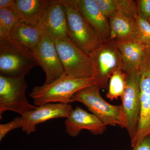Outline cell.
<instances>
[{"instance_id": "cell-10", "label": "cell", "mask_w": 150, "mask_h": 150, "mask_svg": "<svg viewBox=\"0 0 150 150\" xmlns=\"http://www.w3.org/2000/svg\"><path fill=\"white\" fill-rule=\"evenodd\" d=\"M33 53L39 66L46 74L45 83H51L64 74L55 41L51 37L42 33L41 40Z\"/></svg>"}, {"instance_id": "cell-18", "label": "cell", "mask_w": 150, "mask_h": 150, "mask_svg": "<svg viewBox=\"0 0 150 150\" xmlns=\"http://www.w3.org/2000/svg\"><path fill=\"white\" fill-rule=\"evenodd\" d=\"M108 19L110 29L108 40L121 41L135 38V18L117 13Z\"/></svg>"}, {"instance_id": "cell-21", "label": "cell", "mask_w": 150, "mask_h": 150, "mask_svg": "<svg viewBox=\"0 0 150 150\" xmlns=\"http://www.w3.org/2000/svg\"><path fill=\"white\" fill-rule=\"evenodd\" d=\"M18 21L11 8L0 9V36L11 35L13 28Z\"/></svg>"}, {"instance_id": "cell-1", "label": "cell", "mask_w": 150, "mask_h": 150, "mask_svg": "<svg viewBox=\"0 0 150 150\" xmlns=\"http://www.w3.org/2000/svg\"><path fill=\"white\" fill-rule=\"evenodd\" d=\"M97 84L94 77L88 79H78L63 75L51 83L35 87L29 94L38 106L48 103H61L69 104L74 102L72 97L82 89Z\"/></svg>"}, {"instance_id": "cell-5", "label": "cell", "mask_w": 150, "mask_h": 150, "mask_svg": "<svg viewBox=\"0 0 150 150\" xmlns=\"http://www.w3.org/2000/svg\"><path fill=\"white\" fill-rule=\"evenodd\" d=\"M97 84L100 89L108 88L110 76L116 70L123 69V62L115 40L103 41L90 55Z\"/></svg>"}, {"instance_id": "cell-14", "label": "cell", "mask_w": 150, "mask_h": 150, "mask_svg": "<svg viewBox=\"0 0 150 150\" xmlns=\"http://www.w3.org/2000/svg\"><path fill=\"white\" fill-rule=\"evenodd\" d=\"M78 10L98 33L103 41L110 36L109 19L100 9L96 0H74Z\"/></svg>"}, {"instance_id": "cell-17", "label": "cell", "mask_w": 150, "mask_h": 150, "mask_svg": "<svg viewBox=\"0 0 150 150\" xmlns=\"http://www.w3.org/2000/svg\"><path fill=\"white\" fill-rule=\"evenodd\" d=\"M11 35L22 46L33 52L40 43L42 32L37 25L18 20L13 28Z\"/></svg>"}, {"instance_id": "cell-15", "label": "cell", "mask_w": 150, "mask_h": 150, "mask_svg": "<svg viewBox=\"0 0 150 150\" xmlns=\"http://www.w3.org/2000/svg\"><path fill=\"white\" fill-rule=\"evenodd\" d=\"M50 0H14L12 9L18 20L38 26Z\"/></svg>"}, {"instance_id": "cell-9", "label": "cell", "mask_w": 150, "mask_h": 150, "mask_svg": "<svg viewBox=\"0 0 150 150\" xmlns=\"http://www.w3.org/2000/svg\"><path fill=\"white\" fill-rule=\"evenodd\" d=\"M125 72L126 75V86L124 95L121 99V105L127 121L126 129L131 142L137 134L139 121L141 111L140 76L139 71Z\"/></svg>"}, {"instance_id": "cell-26", "label": "cell", "mask_w": 150, "mask_h": 150, "mask_svg": "<svg viewBox=\"0 0 150 150\" xmlns=\"http://www.w3.org/2000/svg\"><path fill=\"white\" fill-rule=\"evenodd\" d=\"M132 150H150V136L145 138Z\"/></svg>"}, {"instance_id": "cell-8", "label": "cell", "mask_w": 150, "mask_h": 150, "mask_svg": "<svg viewBox=\"0 0 150 150\" xmlns=\"http://www.w3.org/2000/svg\"><path fill=\"white\" fill-rule=\"evenodd\" d=\"M139 71L140 76L141 111L137 134L131 142L133 148L150 136V49L145 50Z\"/></svg>"}, {"instance_id": "cell-3", "label": "cell", "mask_w": 150, "mask_h": 150, "mask_svg": "<svg viewBox=\"0 0 150 150\" xmlns=\"http://www.w3.org/2000/svg\"><path fill=\"white\" fill-rule=\"evenodd\" d=\"M97 84L82 89L73 95L72 99L84 105L92 113L106 126L126 129L127 121L122 105H113L101 96Z\"/></svg>"}, {"instance_id": "cell-11", "label": "cell", "mask_w": 150, "mask_h": 150, "mask_svg": "<svg viewBox=\"0 0 150 150\" xmlns=\"http://www.w3.org/2000/svg\"><path fill=\"white\" fill-rule=\"evenodd\" d=\"M38 26L54 40L69 39L65 7L61 0H50Z\"/></svg>"}, {"instance_id": "cell-13", "label": "cell", "mask_w": 150, "mask_h": 150, "mask_svg": "<svg viewBox=\"0 0 150 150\" xmlns=\"http://www.w3.org/2000/svg\"><path fill=\"white\" fill-rule=\"evenodd\" d=\"M67 134L71 137H77L83 130H87L95 135L104 133L107 126L93 113L79 106L72 110L65 121Z\"/></svg>"}, {"instance_id": "cell-25", "label": "cell", "mask_w": 150, "mask_h": 150, "mask_svg": "<svg viewBox=\"0 0 150 150\" xmlns=\"http://www.w3.org/2000/svg\"><path fill=\"white\" fill-rule=\"evenodd\" d=\"M139 16L148 21L150 15V0L137 1Z\"/></svg>"}, {"instance_id": "cell-6", "label": "cell", "mask_w": 150, "mask_h": 150, "mask_svg": "<svg viewBox=\"0 0 150 150\" xmlns=\"http://www.w3.org/2000/svg\"><path fill=\"white\" fill-rule=\"evenodd\" d=\"M27 84L25 76L8 77L0 75V117L6 111L23 115L37 106L27 100L25 91Z\"/></svg>"}, {"instance_id": "cell-4", "label": "cell", "mask_w": 150, "mask_h": 150, "mask_svg": "<svg viewBox=\"0 0 150 150\" xmlns=\"http://www.w3.org/2000/svg\"><path fill=\"white\" fill-rule=\"evenodd\" d=\"M61 1L67 16L68 37L75 45L89 56L103 40L78 10L74 0Z\"/></svg>"}, {"instance_id": "cell-28", "label": "cell", "mask_w": 150, "mask_h": 150, "mask_svg": "<svg viewBox=\"0 0 150 150\" xmlns=\"http://www.w3.org/2000/svg\"><path fill=\"white\" fill-rule=\"evenodd\" d=\"M148 21H149V22L150 23V15L149 17V18H148Z\"/></svg>"}, {"instance_id": "cell-19", "label": "cell", "mask_w": 150, "mask_h": 150, "mask_svg": "<svg viewBox=\"0 0 150 150\" xmlns=\"http://www.w3.org/2000/svg\"><path fill=\"white\" fill-rule=\"evenodd\" d=\"M126 86V75L123 69H118L114 71L109 79L108 91L106 96L110 100L122 99L124 95Z\"/></svg>"}, {"instance_id": "cell-12", "label": "cell", "mask_w": 150, "mask_h": 150, "mask_svg": "<svg viewBox=\"0 0 150 150\" xmlns=\"http://www.w3.org/2000/svg\"><path fill=\"white\" fill-rule=\"evenodd\" d=\"M73 110L70 104L48 103L38 106L21 116L22 131L29 135L35 132L38 124L55 118H67Z\"/></svg>"}, {"instance_id": "cell-20", "label": "cell", "mask_w": 150, "mask_h": 150, "mask_svg": "<svg viewBox=\"0 0 150 150\" xmlns=\"http://www.w3.org/2000/svg\"><path fill=\"white\" fill-rule=\"evenodd\" d=\"M135 38L146 49H150V23L139 15L135 18Z\"/></svg>"}, {"instance_id": "cell-27", "label": "cell", "mask_w": 150, "mask_h": 150, "mask_svg": "<svg viewBox=\"0 0 150 150\" xmlns=\"http://www.w3.org/2000/svg\"><path fill=\"white\" fill-rule=\"evenodd\" d=\"M14 0H0V9L12 8Z\"/></svg>"}, {"instance_id": "cell-24", "label": "cell", "mask_w": 150, "mask_h": 150, "mask_svg": "<svg viewBox=\"0 0 150 150\" xmlns=\"http://www.w3.org/2000/svg\"><path fill=\"white\" fill-rule=\"evenodd\" d=\"M22 128L21 117L15 118L11 122L0 125V141H1L10 131Z\"/></svg>"}, {"instance_id": "cell-2", "label": "cell", "mask_w": 150, "mask_h": 150, "mask_svg": "<svg viewBox=\"0 0 150 150\" xmlns=\"http://www.w3.org/2000/svg\"><path fill=\"white\" fill-rule=\"evenodd\" d=\"M37 66L39 64L33 52L11 35L0 36V75L25 76Z\"/></svg>"}, {"instance_id": "cell-23", "label": "cell", "mask_w": 150, "mask_h": 150, "mask_svg": "<svg viewBox=\"0 0 150 150\" xmlns=\"http://www.w3.org/2000/svg\"><path fill=\"white\" fill-rule=\"evenodd\" d=\"M103 14L107 18L115 16L118 13V7L116 0H96Z\"/></svg>"}, {"instance_id": "cell-22", "label": "cell", "mask_w": 150, "mask_h": 150, "mask_svg": "<svg viewBox=\"0 0 150 150\" xmlns=\"http://www.w3.org/2000/svg\"><path fill=\"white\" fill-rule=\"evenodd\" d=\"M118 13L134 19L138 15L137 1L131 0H116Z\"/></svg>"}, {"instance_id": "cell-16", "label": "cell", "mask_w": 150, "mask_h": 150, "mask_svg": "<svg viewBox=\"0 0 150 150\" xmlns=\"http://www.w3.org/2000/svg\"><path fill=\"white\" fill-rule=\"evenodd\" d=\"M115 43L122 56L123 71H139L146 47L135 38Z\"/></svg>"}, {"instance_id": "cell-7", "label": "cell", "mask_w": 150, "mask_h": 150, "mask_svg": "<svg viewBox=\"0 0 150 150\" xmlns=\"http://www.w3.org/2000/svg\"><path fill=\"white\" fill-rule=\"evenodd\" d=\"M65 74L78 79L94 77L90 57L70 40H54Z\"/></svg>"}]
</instances>
